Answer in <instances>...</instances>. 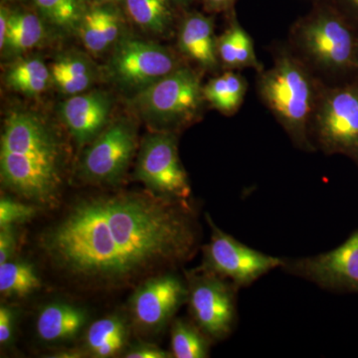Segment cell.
Segmentation results:
<instances>
[{
	"label": "cell",
	"instance_id": "6da1fadb",
	"mask_svg": "<svg viewBox=\"0 0 358 358\" xmlns=\"http://www.w3.org/2000/svg\"><path fill=\"white\" fill-rule=\"evenodd\" d=\"M196 240L185 200L122 193L79 202L41 244L71 277L117 285L188 260Z\"/></svg>",
	"mask_w": 358,
	"mask_h": 358
},
{
	"label": "cell",
	"instance_id": "7a4b0ae2",
	"mask_svg": "<svg viewBox=\"0 0 358 358\" xmlns=\"http://www.w3.org/2000/svg\"><path fill=\"white\" fill-rule=\"evenodd\" d=\"M64 154L57 131L41 115L13 110L0 141L2 185L42 206L55 203L63 185Z\"/></svg>",
	"mask_w": 358,
	"mask_h": 358
},
{
	"label": "cell",
	"instance_id": "3957f363",
	"mask_svg": "<svg viewBox=\"0 0 358 358\" xmlns=\"http://www.w3.org/2000/svg\"><path fill=\"white\" fill-rule=\"evenodd\" d=\"M204 100L196 73L179 67L134 95L131 106L150 124L171 127L190 121Z\"/></svg>",
	"mask_w": 358,
	"mask_h": 358
},
{
	"label": "cell",
	"instance_id": "277c9868",
	"mask_svg": "<svg viewBox=\"0 0 358 358\" xmlns=\"http://www.w3.org/2000/svg\"><path fill=\"white\" fill-rule=\"evenodd\" d=\"M261 94L285 128L305 138L313 108L312 81L296 61L282 57L261 79Z\"/></svg>",
	"mask_w": 358,
	"mask_h": 358
},
{
	"label": "cell",
	"instance_id": "5b68a950",
	"mask_svg": "<svg viewBox=\"0 0 358 358\" xmlns=\"http://www.w3.org/2000/svg\"><path fill=\"white\" fill-rule=\"evenodd\" d=\"M178 68L176 58L166 47L145 40L122 38L110 55L108 74L122 91L136 95Z\"/></svg>",
	"mask_w": 358,
	"mask_h": 358
},
{
	"label": "cell",
	"instance_id": "8992f818",
	"mask_svg": "<svg viewBox=\"0 0 358 358\" xmlns=\"http://www.w3.org/2000/svg\"><path fill=\"white\" fill-rule=\"evenodd\" d=\"M136 178L157 196L178 200L190 196L187 174L179 159L173 134H148L141 143Z\"/></svg>",
	"mask_w": 358,
	"mask_h": 358
},
{
	"label": "cell",
	"instance_id": "52a82bcc",
	"mask_svg": "<svg viewBox=\"0 0 358 358\" xmlns=\"http://www.w3.org/2000/svg\"><path fill=\"white\" fill-rule=\"evenodd\" d=\"M136 148V131L128 119L109 124L90 143L81 162L84 178L96 183H115L126 173Z\"/></svg>",
	"mask_w": 358,
	"mask_h": 358
},
{
	"label": "cell",
	"instance_id": "ba28073f",
	"mask_svg": "<svg viewBox=\"0 0 358 358\" xmlns=\"http://www.w3.org/2000/svg\"><path fill=\"white\" fill-rule=\"evenodd\" d=\"M211 240L205 248L207 265L215 274L229 278L235 284L246 286L256 281L284 262L275 257L240 243L230 235L218 229L209 219Z\"/></svg>",
	"mask_w": 358,
	"mask_h": 358
},
{
	"label": "cell",
	"instance_id": "9c48e42d",
	"mask_svg": "<svg viewBox=\"0 0 358 358\" xmlns=\"http://www.w3.org/2000/svg\"><path fill=\"white\" fill-rule=\"evenodd\" d=\"M301 42L317 64L334 72L357 68L358 40L345 21L320 16L303 26Z\"/></svg>",
	"mask_w": 358,
	"mask_h": 358
},
{
	"label": "cell",
	"instance_id": "30bf717a",
	"mask_svg": "<svg viewBox=\"0 0 358 358\" xmlns=\"http://www.w3.org/2000/svg\"><path fill=\"white\" fill-rule=\"evenodd\" d=\"M320 141L331 152L358 154V83L334 89L317 117Z\"/></svg>",
	"mask_w": 358,
	"mask_h": 358
},
{
	"label": "cell",
	"instance_id": "8fae6325",
	"mask_svg": "<svg viewBox=\"0 0 358 358\" xmlns=\"http://www.w3.org/2000/svg\"><path fill=\"white\" fill-rule=\"evenodd\" d=\"M189 305L195 322L212 338H223L230 333L235 319L234 296L216 275L193 280Z\"/></svg>",
	"mask_w": 358,
	"mask_h": 358
},
{
	"label": "cell",
	"instance_id": "7c38bea8",
	"mask_svg": "<svg viewBox=\"0 0 358 358\" xmlns=\"http://www.w3.org/2000/svg\"><path fill=\"white\" fill-rule=\"evenodd\" d=\"M187 292L174 275H162L143 282L131 298L134 322L145 329H159L164 326L182 303Z\"/></svg>",
	"mask_w": 358,
	"mask_h": 358
},
{
	"label": "cell",
	"instance_id": "4fadbf2b",
	"mask_svg": "<svg viewBox=\"0 0 358 358\" xmlns=\"http://www.w3.org/2000/svg\"><path fill=\"white\" fill-rule=\"evenodd\" d=\"M112 96L100 90L71 96L60 105V117L78 145L95 140L109 126Z\"/></svg>",
	"mask_w": 358,
	"mask_h": 358
},
{
	"label": "cell",
	"instance_id": "5bb4252c",
	"mask_svg": "<svg viewBox=\"0 0 358 358\" xmlns=\"http://www.w3.org/2000/svg\"><path fill=\"white\" fill-rule=\"evenodd\" d=\"M301 270L324 288L358 289V231L338 248L303 261Z\"/></svg>",
	"mask_w": 358,
	"mask_h": 358
},
{
	"label": "cell",
	"instance_id": "9a60e30c",
	"mask_svg": "<svg viewBox=\"0 0 358 358\" xmlns=\"http://www.w3.org/2000/svg\"><path fill=\"white\" fill-rule=\"evenodd\" d=\"M181 53L207 69H215L218 63L217 40L210 18L195 13L188 16L178 33Z\"/></svg>",
	"mask_w": 358,
	"mask_h": 358
},
{
	"label": "cell",
	"instance_id": "2e32d148",
	"mask_svg": "<svg viewBox=\"0 0 358 358\" xmlns=\"http://www.w3.org/2000/svg\"><path fill=\"white\" fill-rule=\"evenodd\" d=\"M122 27L121 17L114 9L96 6L86 11L77 34L87 50L100 55L122 38Z\"/></svg>",
	"mask_w": 358,
	"mask_h": 358
},
{
	"label": "cell",
	"instance_id": "e0dca14e",
	"mask_svg": "<svg viewBox=\"0 0 358 358\" xmlns=\"http://www.w3.org/2000/svg\"><path fill=\"white\" fill-rule=\"evenodd\" d=\"M52 84L67 96L85 93L96 79L95 65L83 54H62L50 66Z\"/></svg>",
	"mask_w": 358,
	"mask_h": 358
},
{
	"label": "cell",
	"instance_id": "ac0fdd59",
	"mask_svg": "<svg viewBox=\"0 0 358 358\" xmlns=\"http://www.w3.org/2000/svg\"><path fill=\"white\" fill-rule=\"evenodd\" d=\"M86 320V313L82 308L68 303H51L39 313L37 334L48 343L69 341L80 333Z\"/></svg>",
	"mask_w": 358,
	"mask_h": 358
},
{
	"label": "cell",
	"instance_id": "d6986e66",
	"mask_svg": "<svg viewBox=\"0 0 358 358\" xmlns=\"http://www.w3.org/2000/svg\"><path fill=\"white\" fill-rule=\"evenodd\" d=\"M45 34L43 20L40 16L30 13H11L6 42L0 48L2 57H20L38 46Z\"/></svg>",
	"mask_w": 358,
	"mask_h": 358
},
{
	"label": "cell",
	"instance_id": "ffe728a7",
	"mask_svg": "<svg viewBox=\"0 0 358 358\" xmlns=\"http://www.w3.org/2000/svg\"><path fill=\"white\" fill-rule=\"evenodd\" d=\"M6 86L27 96L43 93L52 84L50 67L37 57L17 59L4 75Z\"/></svg>",
	"mask_w": 358,
	"mask_h": 358
},
{
	"label": "cell",
	"instance_id": "44dd1931",
	"mask_svg": "<svg viewBox=\"0 0 358 358\" xmlns=\"http://www.w3.org/2000/svg\"><path fill=\"white\" fill-rule=\"evenodd\" d=\"M246 81L235 73L227 72L214 78L203 87L204 100L224 115H232L243 103Z\"/></svg>",
	"mask_w": 358,
	"mask_h": 358
},
{
	"label": "cell",
	"instance_id": "7402d4cb",
	"mask_svg": "<svg viewBox=\"0 0 358 358\" xmlns=\"http://www.w3.org/2000/svg\"><path fill=\"white\" fill-rule=\"evenodd\" d=\"M40 17L60 33H78L85 13L84 0H34Z\"/></svg>",
	"mask_w": 358,
	"mask_h": 358
},
{
	"label": "cell",
	"instance_id": "603a6c76",
	"mask_svg": "<svg viewBox=\"0 0 358 358\" xmlns=\"http://www.w3.org/2000/svg\"><path fill=\"white\" fill-rule=\"evenodd\" d=\"M126 338V326L117 317L96 320L90 326L86 336L90 352L101 358L113 357L121 352Z\"/></svg>",
	"mask_w": 358,
	"mask_h": 358
},
{
	"label": "cell",
	"instance_id": "cb8c5ba5",
	"mask_svg": "<svg viewBox=\"0 0 358 358\" xmlns=\"http://www.w3.org/2000/svg\"><path fill=\"white\" fill-rule=\"evenodd\" d=\"M218 56L231 68L258 67L253 41L238 24L231 26L217 41Z\"/></svg>",
	"mask_w": 358,
	"mask_h": 358
},
{
	"label": "cell",
	"instance_id": "d4e9b609",
	"mask_svg": "<svg viewBox=\"0 0 358 358\" xmlns=\"http://www.w3.org/2000/svg\"><path fill=\"white\" fill-rule=\"evenodd\" d=\"M131 20L143 29L164 34L173 21L169 0H124Z\"/></svg>",
	"mask_w": 358,
	"mask_h": 358
},
{
	"label": "cell",
	"instance_id": "484cf974",
	"mask_svg": "<svg viewBox=\"0 0 358 358\" xmlns=\"http://www.w3.org/2000/svg\"><path fill=\"white\" fill-rule=\"evenodd\" d=\"M39 287L38 275L30 264L13 261L0 264V292L4 296L21 298Z\"/></svg>",
	"mask_w": 358,
	"mask_h": 358
},
{
	"label": "cell",
	"instance_id": "4316f807",
	"mask_svg": "<svg viewBox=\"0 0 358 358\" xmlns=\"http://www.w3.org/2000/svg\"><path fill=\"white\" fill-rule=\"evenodd\" d=\"M171 348L176 358H204L208 353V345L203 336L182 320H176L173 324Z\"/></svg>",
	"mask_w": 358,
	"mask_h": 358
},
{
	"label": "cell",
	"instance_id": "83f0119b",
	"mask_svg": "<svg viewBox=\"0 0 358 358\" xmlns=\"http://www.w3.org/2000/svg\"><path fill=\"white\" fill-rule=\"evenodd\" d=\"M35 213L36 208L32 205L2 197L0 200V228L14 227L16 224L27 222Z\"/></svg>",
	"mask_w": 358,
	"mask_h": 358
},
{
	"label": "cell",
	"instance_id": "f1b7e54d",
	"mask_svg": "<svg viewBox=\"0 0 358 358\" xmlns=\"http://www.w3.org/2000/svg\"><path fill=\"white\" fill-rule=\"evenodd\" d=\"M0 229V264H3L10 260L15 251L16 234L13 226Z\"/></svg>",
	"mask_w": 358,
	"mask_h": 358
},
{
	"label": "cell",
	"instance_id": "f546056e",
	"mask_svg": "<svg viewBox=\"0 0 358 358\" xmlns=\"http://www.w3.org/2000/svg\"><path fill=\"white\" fill-rule=\"evenodd\" d=\"M14 313L6 306L0 307V343L6 345L10 341L13 334Z\"/></svg>",
	"mask_w": 358,
	"mask_h": 358
},
{
	"label": "cell",
	"instance_id": "4dcf8cb0",
	"mask_svg": "<svg viewBox=\"0 0 358 358\" xmlns=\"http://www.w3.org/2000/svg\"><path fill=\"white\" fill-rule=\"evenodd\" d=\"M169 357H171L169 353L155 345H140L129 350L124 355V357L127 358H166Z\"/></svg>",
	"mask_w": 358,
	"mask_h": 358
},
{
	"label": "cell",
	"instance_id": "1f68e13d",
	"mask_svg": "<svg viewBox=\"0 0 358 358\" xmlns=\"http://www.w3.org/2000/svg\"><path fill=\"white\" fill-rule=\"evenodd\" d=\"M11 13L6 6H2L0 9V48L6 42L7 33L9 28V18H10Z\"/></svg>",
	"mask_w": 358,
	"mask_h": 358
},
{
	"label": "cell",
	"instance_id": "d6a6232c",
	"mask_svg": "<svg viewBox=\"0 0 358 358\" xmlns=\"http://www.w3.org/2000/svg\"><path fill=\"white\" fill-rule=\"evenodd\" d=\"M206 1L213 8H223L230 4L233 0H206Z\"/></svg>",
	"mask_w": 358,
	"mask_h": 358
},
{
	"label": "cell",
	"instance_id": "836d02e7",
	"mask_svg": "<svg viewBox=\"0 0 358 358\" xmlns=\"http://www.w3.org/2000/svg\"><path fill=\"white\" fill-rule=\"evenodd\" d=\"M350 1H352L353 6L357 7V8L358 9V0H350Z\"/></svg>",
	"mask_w": 358,
	"mask_h": 358
},
{
	"label": "cell",
	"instance_id": "e575fe53",
	"mask_svg": "<svg viewBox=\"0 0 358 358\" xmlns=\"http://www.w3.org/2000/svg\"><path fill=\"white\" fill-rule=\"evenodd\" d=\"M101 1H103V2H119V1H121V0H101Z\"/></svg>",
	"mask_w": 358,
	"mask_h": 358
},
{
	"label": "cell",
	"instance_id": "d590c367",
	"mask_svg": "<svg viewBox=\"0 0 358 358\" xmlns=\"http://www.w3.org/2000/svg\"><path fill=\"white\" fill-rule=\"evenodd\" d=\"M176 1L180 2V3H183V2H187L188 0H176Z\"/></svg>",
	"mask_w": 358,
	"mask_h": 358
},
{
	"label": "cell",
	"instance_id": "8d00e7d4",
	"mask_svg": "<svg viewBox=\"0 0 358 358\" xmlns=\"http://www.w3.org/2000/svg\"><path fill=\"white\" fill-rule=\"evenodd\" d=\"M357 68L358 69V50H357Z\"/></svg>",
	"mask_w": 358,
	"mask_h": 358
}]
</instances>
